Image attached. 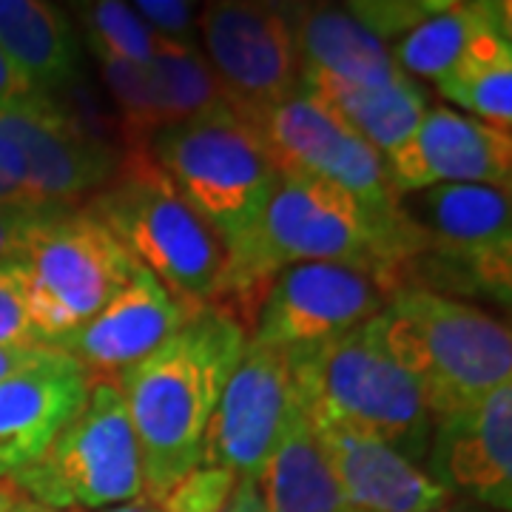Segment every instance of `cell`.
<instances>
[{
	"label": "cell",
	"mask_w": 512,
	"mask_h": 512,
	"mask_svg": "<svg viewBox=\"0 0 512 512\" xmlns=\"http://www.w3.org/2000/svg\"><path fill=\"white\" fill-rule=\"evenodd\" d=\"M410 256L413 239L399 211H373L325 180H279L254 231L228 251L220 296L211 308L234 316L248 333L271 279L299 262L359 268L393 296L402 288Z\"/></svg>",
	"instance_id": "cell-1"
},
{
	"label": "cell",
	"mask_w": 512,
	"mask_h": 512,
	"mask_svg": "<svg viewBox=\"0 0 512 512\" xmlns=\"http://www.w3.org/2000/svg\"><path fill=\"white\" fill-rule=\"evenodd\" d=\"M248 333L220 308H200L114 382L143 458V495L160 501L202 467V444Z\"/></svg>",
	"instance_id": "cell-2"
},
{
	"label": "cell",
	"mask_w": 512,
	"mask_h": 512,
	"mask_svg": "<svg viewBox=\"0 0 512 512\" xmlns=\"http://www.w3.org/2000/svg\"><path fill=\"white\" fill-rule=\"evenodd\" d=\"M291 362L313 427L384 441L416 464L427 456L433 416L384 342L382 313L322 345L291 350Z\"/></svg>",
	"instance_id": "cell-3"
},
{
	"label": "cell",
	"mask_w": 512,
	"mask_h": 512,
	"mask_svg": "<svg viewBox=\"0 0 512 512\" xmlns=\"http://www.w3.org/2000/svg\"><path fill=\"white\" fill-rule=\"evenodd\" d=\"M382 330L433 419L512 384L510 328L464 299L404 288L390 296Z\"/></svg>",
	"instance_id": "cell-4"
},
{
	"label": "cell",
	"mask_w": 512,
	"mask_h": 512,
	"mask_svg": "<svg viewBox=\"0 0 512 512\" xmlns=\"http://www.w3.org/2000/svg\"><path fill=\"white\" fill-rule=\"evenodd\" d=\"M126 254L183 305L217 302L228 248L194 214L151 151L123 154L109 183L86 205Z\"/></svg>",
	"instance_id": "cell-5"
},
{
	"label": "cell",
	"mask_w": 512,
	"mask_h": 512,
	"mask_svg": "<svg viewBox=\"0 0 512 512\" xmlns=\"http://www.w3.org/2000/svg\"><path fill=\"white\" fill-rule=\"evenodd\" d=\"M396 211L413 239L399 291H456L510 302V191L493 185H433L402 194Z\"/></svg>",
	"instance_id": "cell-6"
},
{
	"label": "cell",
	"mask_w": 512,
	"mask_h": 512,
	"mask_svg": "<svg viewBox=\"0 0 512 512\" xmlns=\"http://www.w3.org/2000/svg\"><path fill=\"white\" fill-rule=\"evenodd\" d=\"M148 151L228 251L254 231L279 183L256 128L228 103L163 128Z\"/></svg>",
	"instance_id": "cell-7"
},
{
	"label": "cell",
	"mask_w": 512,
	"mask_h": 512,
	"mask_svg": "<svg viewBox=\"0 0 512 512\" xmlns=\"http://www.w3.org/2000/svg\"><path fill=\"white\" fill-rule=\"evenodd\" d=\"M23 498L63 512H94L143 495V458L114 379H92L89 399L46 453L9 478Z\"/></svg>",
	"instance_id": "cell-8"
},
{
	"label": "cell",
	"mask_w": 512,
	"mask_h": 512,
	"mask_svg": "<svg viewBox=\"0 0 512 512\" xmlns=\"http://www.w3.org/2000/svg\"><path fill=\"white\" fill-rule=\"evenodd\" d=\"M32 313L46 348H57L128 285L137 262L86 208L37 231L23 254Z\"/></svg>",
	"instance_id": "cell-9"
},
{
	"label": "cell",
	"mask_w": 512,
	"mask_h": 512,
	"mask_svg": "<svg viewBox=\"0 0 512 512\" xmlns=\"http://www.w3.org/2000/svg\"><path fill=\"white\" fill-rule=\"evenodd\" d=\"M117 165L120 157L49 94L29 92L0 109V177L29 202L74 208L109 183Z\"/></svg>",
	"instance_id": "cell-10"
},
{
	"label": "cell",
	"mask_w": 512,
	"mask_h": 512,
	"mask_svg": "<svg viewBox=\"0 0 512 512\" xmlns=\"http://www.w3.org/2000/svg\"><path fill=\"white\" fill-rule=\"evenodd\" d=\"M205 60L245 120L299 92L296 26L271 3H211L197 12Z\"/></svg>",
	"instance_id": "cell-11"
},
{
	"label": "cell",
	"mask_w": 512,
	"mask_h": 512,
	"mask_svg": "<svg viewBox=\"0 0 512 512\" xmlns=\"http://www.w3.org/2000/svg\"><path fill=\"white\" fill-rule=\"evenodd\" d=\"M248 123L256 128L279 180H325L373 211H396L399 197L387 174V160L302 89L274 109L248 117Z\"/></svg>",
	"instance_id": "cell-12"
},
{
	"label": "cell",
	"mask_w": 512,
	"mask_h": 512,
	"mask_svg": "<svg viewBox=\"0 0 512 512\" xmlns=\"http://www.w3.org/2000/svg\"><path fill=\"white\" fill-rule=\"evenodd\" d=\"M296 396L291 350L245 339L239 362L211 416L202 467L237 478H259L291 419Z\"/></svg>",
	"instance_id": "cell-13"
},
{
	"label": "cell",
	"mask_w": 512,
	"mask_h": 512,
	"mask_svg": "<svg viewBox=\"0 0 512 512\" xmlns=\"http://www.w3.org/2000/svg\"><path fill=\"white\" fill-rule=\"evenodd\" d=\"M387 302V288L359 268L299 262L271 279L248 339L285 350L313 348L376 319Z\"/></svg>",
	"instance_id": "cell-14"
},
{
	"label": "cell",
	"mask_w": 512,
	"mask_h": 512,
	"mask_svg": "<svg viewBox=\"0 0 512 512\" xmlns=\"http://www.w3.org/2000/svg\"><path fill=\"white\" fill-rule=\"evenodd\" d=\"M387 174L396 197L433 185H493L510 191L512 134L447 106H433L387 157Z\"/></svg>",
	"instance_id": "cell-15"
},
{
	"label": "cell",
	"mask_w": 512,
	"mask_h": 512,
	"mask_svg": "<svg viewBox=\"0 0 512 512\" xmlns=\"http://www.w3.org/2000/svg\"><path fill=\"white\" fill-rule=\"evenodd\" d=\"M430 476L450 495L495 512L512 510V384L473 407L433 419Z\"/></svg>",
	"instance_id": "cell-16"
},
{
	"label": "cell",
	"mask_w": 512,
	"mask_h": 512,
	"mask_svg": "<svg viewBox=\"0 0 512 512\" xmlns=\"http://www.w3.org/2000/svg\"><path fill=\"white\" fill-rule=\"evenodd\" d=\"M197 311L200 308L174 299L137 265L126 288L55 350L72 356L92 379H117L123 370L151 356Z\"/></svg>",
	"instance_id": "cell-17"
},
{
	"label": "cell",
	"mask_w": 512,
	"mask_h": 512,
	"mask_svg": "<svg viewBox=\"0 0 512 512\" xmlns=\"http://www.w3.org/2000/svg\"><path fill=\"white\" fill-rule=\"evenodd\" d=\"M92 376L60 353L0 382V478H12L37 458L89 399Z\"/></svg>",
	"instance_id": "cell-18"
},
{
	"label": "cell",
	"mask_w": 512,
	"mask_h": 512,
	"mask_svg": "<svg viewBox=\"0 0 512 512\" xmlns=\"http://www.w3.org/2000/svg\"><path fill=\"white\" fill-rule=\"evenodd\" d=\"M316 436L353 512H427L453 498L421 464L384 441L330 427H316Z\"/></svg>",
	"instance_id": "cell-19"
},
{
	"label": "cell",
	"mask_w": 512,
	"mask_h": 512,
	"mask_svg": "<svg viewBox=\"0 0 512 512\" xmlns=\"http://www.w3.org/2000/svg\"><path fill=\"white\" fill-rule=\"evenodd\" d=\"M299 77H328L350 86H384L402 77L390 46L370 35L348 6H313L293 18Z\"/></svg>",
	"instance_id": "cell-20"
},
{
	"label": "cell",
	"mask_w": 512,
	"mask_h": 512,
	"mask_svg": "<svg viewBox=\"0 0 512 512\" xmlns=\"http://www.w3.org/2000/svg\"><path fill=\"white\" fill-rule=\"evenodd\" d=\"M0 52L32 92L66 89L80 74V37L69 18L40 0H0Z\"/></svg>",
	"instance_id": "cell-21"
},
{
	"label": "cell",
	"mask_w": 512,
	"mask_h": 512,
	"mask_svg": "<svg viewBox=\"0 0 512 512\" xmlns=\"http://www.w3.org/2000/svg\"><path fill=\"white\" fill-rule=\"evenodd\" d=\"M299 89L376 148L384 160L416 131L424 111L430 109L424 89L407 74L384 86H350L328 77H299Z\"/></svg>",
	"instance_id": "cell-22"
},
{
	"label": "cell",
	"mask_w": 512,
	"mask_h": 512,
	"mask_svg": "<svg viewBox=\"0 0 512 512\" xmlns=\"http://www.w3.org/2000/svg\"><path fill=\"white\" fill-rule=\"evenodd\" d=\"M256 487L268 512H353L330 470L316 427L299 402Z\"/></svg>",
	"instance_id": "cell-23"
},
{
	"label": "cell",
	"mask_w": 512,
	"mask_h": 512,
	"mask_svg": "<svg viewBox=\"0 0 512 512\" xmlns=\"http://www.w3.org/2000/svg\"><path fill=\"white\" fill-rule=\"evenodd\" d=\"M444 100L467 117L510 131L512 126V37L510 26L478 32L456 63L436 80Z\"/></svg>",
	"instance_id": "cell-24"
},
{
	"label": "cell",
	"mask_w": 512,
	"mask_h": 512,
	"mask_svg": "<svg viewBox=\"0 0 512 512\" xmlns=\"http://www.w3.org/2000/svg\"><path fill=\"white\" fill-rule=\"evenodd\" d=\"M493 26H510V3H441L390 52L410 80L421 77L436 83L461 57L467 43Z\"/></svg>",
	"instance_id": "cell-25"
},
{
	"label": "cell",
	"mask_w": 512,
	"mask_h": 512,
	"mask_svg": "<svg viewBox=\"0 0 512 512\" xmlns=\"http://www.w3.org/2000/svg\"><path fill=\"white\" fill-rule=\"evenodd\" d=\"M163 128L194 120L225 103L220 83L197 43H177L157 37V49L148 63Z\"/></svg>",
	"instance_id": "cell-26"
},
{
	"label": "cell",
	"mask_w": 512,
	"mask_h": 512,
	"mask_svg": "<svg viewBox=\"0 0 512 512\" xmlns=\"http://www.w3.org/2000/svg\"><path fill=\"white\" fill-rule=\"evenodd\" d=\"M77 18L94 60H126L137 66L151 63L157 49V35L140 20L131 3H120V0L83 3Z\"/></svg>",
	"instance_id": "cell-27"
},
{
	"label": "cell",
	"mask_w": 512,
	"mask_h": 512,
	"mask_svg": "<svg viewBox=\"0 0 512 512\" xmlns=\"http://www.w3.org/2000/svg\"><path fill=\"white\" fill-rule=\"evenodd\" d=\"M97 63L114 97V106L120 111V131L126 140V154L148 151L151 140L163 131L148 66H137L126 60H97Z\"/></svg>",
	"instance_id": "cell-28"
},
{
	"label": "cell",
	"mask_w": 512,
	"mask_h": 512,
	"mask_svg": "<svg viewBox=\"0 0 512 512\" xmlns=\"http://www.w3.org/2000/svg\"><path fill=\"white\" fill-rule=\"evenodd\" d=\"M0 348H46L20 259L0 262Z\"/></svg>",
	"instance_id": "cell-29"
},
{
	"label": "cell",
	"mask_w": 512,
	"mask_h": 512,
	"mask_svg": "<svg viewBox=\"0 0 512 512\" xmlns=\"http://www.w3.org/2000/svg\"><path fill=\"white\" fill-rule=\"evenodd\" d=\"M66 205H43L26 200H0V262L23 259L40 228L63 217Z\"/></svg>",
	"instance_id": "cell-30"
},
{
	"label": "cell",
	"mask_w": 512,
	"mask_h": 512,
	"mask_svg": "<svg viewBox=\"0 0 512 512\" xmlns=\"http://www.w3.org/2000/svg\"><path fill=\"white\" fill-rule=\"evenodd\" d=\"M439 6V0H421V3L419 0H367V3H350L348 9L370 35H376L382 43L387 40L399 43Z\"/></svg>",
	"instance_id": "cell-31"
},
{
	"label": "cell",
	"mask_w": 512,
	"mask_h": 512,
	"mask_svg": "<svg viewBox=\"0 0 512 512\" xmlns=\"http://www.w3.org/2000/svg\"><path fill=\"white\" fill-rule=\"evenodd\" d=\"M231 487H234V476L200 467L183 478L171 493L163 495V501L171 512H220Z\"/></svg>",
	"instance_id": "cell-32"
},
{
	"label": "cell",
	"mask_w": 512,
	"mask_h": 512,
	"mask_svg": "<svg viewBox=\"0 0 512 512\" xmlns=\"http://www.w3.org/2000/svg\"><path fill=\"white\" fill-rule=\"evenodd\" d=\"M134 12L148 29L163 40L177 43H197V12L183 0H140Z\"/></svg>",
	"instance_id": "cell-33"
},
{
	"label": "cell",
	"mask_w": 512,
	"mask_h": 512,
	"mask_svg": "<svg viewBox=\"0 0 512 512\" xmlns=\"http://www.w3.org/2000/svg\"><path fill=\"white\" fill-rule=\"evenodd\" d=\"M55 353V348H0V382L6 376L18 373V370H26V367L46 362Z\"/></svg>",
	"instance_id": "cell-34"
},
{
	"label": "cell",
	"mask_w": 512,
	"mask_h": 512,
	"mask_svg": "<svg viewBox=\"0 0 512 512\" xmlns=\"http://www.w3.org/2000/svg\"><path fill=\"white\" fill-rule=\"evenodd\" d=\"M220 512H268L254 478H237Z\"/></svg>",
	"instance_id": "cell-35"
},
{
	"label": "cell",
	"mask_w": 512,
	"mask_h": 512,
	"mask_svg": "<svg viewBox=\"0 0 512 512\" xmlns=\"http://www.w3.org/2000/svg\"><path fill=\"white\" fill-rule=\"evenodd\" d=\"M29 83L15 72V66L9 63V57L0 52V109H6L9 103L20 100L23 94H29Z\"/></svg>",
	"instance_id": "cell-36"
},
{
	"label": "cell",
	"mask_w": 512,
	"mask_h": 512,
	"mask_svg": "<svg viewBox=\"0 0 512 512\" xmlns=\"http://www.w3.org/2000/svg\"><path fill=\"white\" fill-rule=\"evenodd\" d=\"M94 512H171L163 498L154 501V498H146V495H137L131 501H123V504H114V507H106V510H94Z\"/></svg>",
	"instance_id": "cell-37"
},
{
	"label": "cell",
	"mask_w": 512,
	"mask_h": 512,
	"mask_svg": "<svg viewBox=\"0 0 512 512\" xmlns=\"http://www.w3.org/2000/svg\"><path fill=\"white\" fill-rule=\"evenodd\" d=\"M427 512H495L490 510V507H481V504H476V501H467V498H450L444 507H439V510H427Z\"/></svg>",
	"instance_id": "cell-38"
},
{
	"label": "cell",
	"mask_w": 512,
	"mask_h": 512,
	"mask_svg": "<svg viewBox=\"0 0 512 512\" xmlns=\"http://www.w3.org/2000/svg\"><path fill=\"white\" fill-rule=\"evenodd\" d=\"M20 498V493L12 487V484H0V512H9L15 507V501Z\"/></svg>",
	"instance_id": "cell-39"
},
{
	"label": "cell",
	"mask_w": 512,
	"mask_h": 512,
	"mask_svg": "<svg viewBox=\"0 0 512 512\" xmlns=\"http://www.w3.org/2000/svg\"><path fill=\"white\" fill-rule=\"evenodd\" d=\"M9 512H63V510H52V507H43V504H37L32 498H23L20 495L18 501H15V507Z\"/></svg>",
	"instance_id": "cell-40"
},
{
	"label": "cell",
	"mask_w": 512,
	"mask_h": 512,
	"mask_svg": "<svg viewBox=\"0 0 512 512\" xmlns=\"http://www.w3.org/2000/svg\"><path fill=\"white\" fill-rule=\"evenodd\" d=\"M0 200H26L23 194H20L15 185H9L3 177H0ZM29 202V200H26Z\"/></svg>",
	"instance_id": "cell-41"
}]
</instances>
